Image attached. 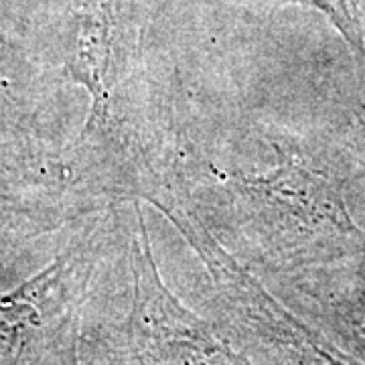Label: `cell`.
Returning a JSON list of instances; mask_svg holds the SVG:
<instances>
[{
	"mask_svg": "<svg viewBox=\"0 0 365 365\" xmlns=\"http://www.w3.org/2000/svg\"><path fill=\"white\" fill-rule=\"evenodd\" d=\"M235 215L256 246L284 262H339L365 250L339 177L299 146H278L272 169L232 182Z\"/></svg>",
	"mask_w": 365,
	"mask_h": 365,
	"instance_id": "6da1fadb",
	"label": "cell"
},
{
	"mask_svg": "<svg viewBox=\"0 0 365 365\" xmlns=\"http://www.w3.org/2000/svg\"><path fill=\"white\" fill-rule=\"evenodd\" d=\"M61 199L59 167L14 108L9 88L0 90V260L57 225Z\"/></svg>",
	"mask_w": 365,
	"mask_h": 365,
	"instance_id": "7a4b0ae2",
	"label": "cell"
},
{
	"mask_svg": "<svg viewBox=\"0 0 365 365\" xmlns=\"http://www.w3.org/2000/svg\"><path fill=\"white\" fill-rule=\"evenodd\" d=\"M76 21L67 71L91 96V112L81 132L91 136L108 124L134 55L130 0H81Z\"/></svg>",
	"mask_w": 365,
	"mask_h": 365,
	"instance_id": "3957f363",
	"label": "cell"
},
{
	"mask_svg": "<svg viewBox=\"0 0 365 365\" xmlns=\"http://www.w3.org/2000/svg\"><path fill=\"white\" fill-rule=\"evenodd\" d=\"M325 14L351 49L357 67L365 69V37L359 16V0H292Z\"/></svg>",
	"mask_w": 365,
	"mask_h": 365,
	"instance_id": "277c9868",
	"label": "cell"
},
{
	"mask_svg": "<svg viewBox=\"0 0 365 365\" xmlns=\"http://www.w3.org/2000/svg\"><path fill=\"white\" fill-rule=\"evenodd\" d=\"M353 122L349 126V136H351V146L355 157L364 163L365 167V93L364 98L353 108Z\"/></svg>",
	"mask_w": 365,
	"mask_h": 365,
	"instance_id": "5b68a950",
	"label": "cell"
},
{
	"mask_svg": "<svg viewBox=\"0 0 365 365\" xmlns=\"http://www.w3.org/2000/svg\"><path fill=\"white\" fill-rule=\"evenodd\" d=\"M4 88H9V83H6V81H2V79H0V90H4Z\"/></svg>",
	"mask_w": 365,
	"mask_h": 365,
	"instance_id": "8992f818",
	"label": "cell"
}]
</instances>
